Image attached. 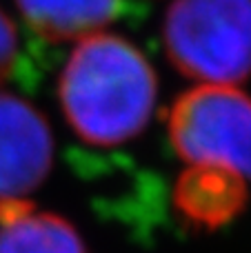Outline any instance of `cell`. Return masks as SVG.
Wrapping results in <instances>:
<instances>
[{
  "instance_id": "8",
  "label": "cell",
  "mask_w": 251,
  "mask_h": 253,
  "mask_svg": "<svg viewBox=\"0 0 251 253\" xmlns=\"http://www.w3.org/2000/svg\"><path fill=\"white\" fill-rule=\"evenodd\" d=\"M25 60H22V47H20V36L18 29L9 16L0 9V87L20 74Z\"/></svg>"
},
{
  "instance_id": "2",
  "label": "cell",
  "mask_w": 251,
  "mask_h": 253,
  "mask_svg": "<svg viewBox=\"0 0 251 253\" xmlns=\"http://www.w3.org/2000/svg\"><path fill=\"white\" fill-rule=\"evenodd\" d=\"M163 38L182 76L234 87L251 76V0H176Z\"/></svg>"
},
{
  "instance_id": "1",
  "label": "cell",
  "mask_w": 251,
  "mask_h": 253,
  "mask_svg": "<svg viewBox=\"0 0 251 253\" xmlns=\"http://www.w3.org/2000/svg\"><path fill=\"white\" fill-rule=\"evenodd\" d=\"M156 76L140 51L118 36L83 38L60 76V105L84 144L116 147L147 126L156 105Z\"/></svg>"
},
{
  "instance_id": "6",
  "label": "cell",
  "mask_w": 251,
  "mask_h": 253,
  "mask_svg": "<svg viewBox=\"0 0 251 253\" xmlns=\"http://www.w3.org/2000/svg\"><path fill=\"white\" fill-rule=\"evenodd\" d=\"M0 253H87L65 218L27 200H0Z\"/></svg>"
},
{
  "instance_id": "3",
  "label": "cell",
  "mask_w": 251,
  "mask_h": 253,
  "mask_svg": "<svg viewBox=\"0 0 251 253\" xmlns=\"http://www.w3.org/2000/svg\"><path fill=\"white\" fill-rule=\"evenodd\" d=\"M169 138L191 165H220L251 180V98L225 84H203L169 111Z\"/></svg>"
},
{
  "instance_id": "5",
  "label": "cell",
  "mask_w": 251,
  "mask_h": 253,
  "mask_svg": "<svg viewBox=\"0 0 251 253\" xmlns=\"http://www.w3.org/2000/svg\"><path fill=\"white\" fill-rule=\"evenodd\" d=\"M173 202L187 222L218 229L247 205L245 178L220 165H191L173 189Z\"/></svg>"
},
{
  "instance_id": "7",
  "label": "cell",
  "mask_w": 251,
  "mask_h": 253,
  "mask_svg": "<svg viewBox=\"0 0 251 253\" xmlns=\"http://www.w3.org/2000/svg\"><path fill=\"white\" fill-rule=\"evenodd\" d=\"M27 27L47 42L83 40L123 11V0H16Z\"/></svg>"
},
{
  "instance_id": "4",
  "label": "cell",
  "mask_w": 251,
  "mask_h": 253,
  "mask_svg": "<svg viewBox=\"0 0 251 253\" xmlns=\"http://www.w3.org/2000/svg\"><path fill=\"white\" fill-rule=\"evenodd\" d=\"M51 162L47 120L22 98L0 93V200H25L44 182Z\"/></svg>"
}]
</instances>
